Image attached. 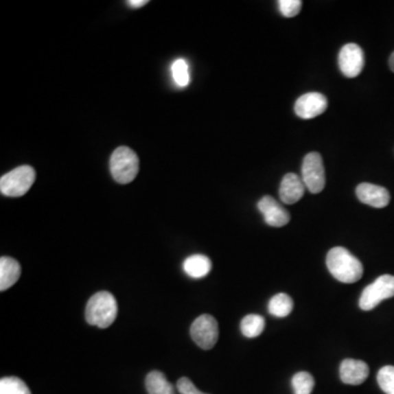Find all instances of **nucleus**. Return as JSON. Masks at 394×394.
<instances>
[{"label":"nucleus","mask_w":394,"mask_h":394,"mask_svg":"<svg viewBox=\"0 0 394 394\" xmlns=\"http://www.w3.org/2000/svg\"><path fill=\"white\" fill-rule=\"evenodd\" d=\"M327 266L329 273L340 283H356L364 274L362 262L347 248L342 246L329 250L327 255Z\"/></svg>","instance_id":"f257e3e1"},{"label":"nucleus","mask_w":394,"mask_h":394,"mask_svg":"<svg viewBox=\"0 0 394 394\" xmlns=\"http://www.w3.org/2000/svg\"><path fill=\"white\" fill-rule=\"evenodd\" d=\"M117 303L113 294L100 292L93 294L86 303V320L100 329L110 327L117 316Z\"/></svg>","instance_id":"f03ea898"},{"label":"nucleus","mask_w":394,"mask_h":394,"mask_svg":"<svg viewBox=\"0 0 394 394\" xmlns=\"http://www.w3.org/2000/svg\"><path fill=\"white\" fill-rule=\"evenodd\" d=\"M110 170L117 183H130L136 178L139 170V159L137 154L128 147H119L112 154Z\"/></svg>","instance_id":"7ed1b4c3"},{"label":"nucleus","mask_w":394,"mask_h":394,"mask_svg":"<svg viewBox=\"0 0 394 394\" xmlns=\"http://www.w3.org/2000/svg\"><path fill=\"white\" fill-rule=\"evenodd\" d=\"M36 171L30 165L16 167L0 178V192L9 197L27 194L36 181Z\"/></svg>","instance_id":"20e7f679"},{"label":"nucleus","mask_w":394,"mask_h":394,"mask_svg":"<svg viewBox=\"0 0 394 394\" xmlns=\"http://www.w3.org/2000/svg\"><path fill=\"white\" fill-rule=\"evenodd\" d=\"M392 297H394V276L382 275L364 289L359 298V308L373 310L381 301Z\"/></svg>","instance_id":"39448f33"},{"label":"nucleus","mask_w":394,"mask_h":394,"mask_svg":"<svg viewBox=\"0 0 394 394\" xmlns=\"http://www.w3.org/2000/svg\"><path fill=\"white\" fill-rule=\"evenodd\" d=\"M189 333L198 347L205 351L213 349L219 336L216 318L211 314H202L193 322Z\"/></svg>","instance_id":"423d86ee"},{"label":"nucleus","mask_w":394,"mask_h":394,"mask_svg":"<svg viewBox=\"0 0 394 394\" xmlns=\"http://www.w3.org/2000/svg\"><path fill=\"white\" fill-rule=\"evenodd\" d=\"M301 173L305 189H308L312 194H318L323 191L325 187V172L320 154L310 152L305 156Z\"/></svg>","instance_id":"0eeeda50"},{"label":"nucleus","mask_w":394,"mask_h":394,"mask_svg":"<svg viewBox=\"0 0 394 394\" xmlns=\"http://www.w3.org/2000/svg\"><path fill=\"white\" fill-rule=\"evenodd\" d=\"M338 66L342 73L347 78L358 76L364 66V55L362 47L355 43L344 45L338 54Z\"/></svg>","instance_id":"6e6552de"},{"label":"nucleus","mask_w":394,"mask_h":394,"mask_svg":"<svg viewBox=\"0 0 394 394\" xmlns=\"http://www.w3.org/2000/svg\"><path fill=\"white\" fill-rule=\"evenodd\" d=\"M327 108V97L318 92H309L298 99L294 112L301 119H310L323 114Z\"/></svg>","instance_id":"1a4fd4ad"},{"label":"nucleus","mask_w":394,"mask_h":394,"mask_svg":"<svg viewBox=\"0 0 394 394\" xmlns=\"http://www.w3.org/2000/svg\"><path fill=\"white\" fill-rule=\"evenodd\" d=\"M257 208L264 217V222L270 227L281 228L290 220L288 211L272 196H264L257 202Z\"/></svg>","instance_id":"9d476101"},{"label":"nucleus","mask_w":394,"mask_h":394,"mask_svg":"<svg viewBox=\"0 0 394 394\" xmlns=\"http://www.w3.org/2000/svg\"><path fill=\"white\" fill-rule=\"evenodd\" d=\"M368 375H369V367L362 360L347 358L340 364V380L345 384L359 386L364 382Z\"/></svg>","instance_id":"9b49d317"},{"label":"nucleus","mask_w":394,"mask_h":394,"mask_svg":"<svg viewBox=\"0 0 394 394\" xmlns=\"http://www.w3.org/2000/svg\"><path fill=\"white\" fill-rule=\"evenodd\" d=\"M357 197L366 205L375 208H384L389 205L390 193L384 187L375 184H359L356 189Z\"/></svg>","instance_id":"f8f14e48"},{"label":"nucleus","mask_w":394,"mask_h":394,"mask_svg":"<svg viewBox=\"0 0 394 394\" xmlns=\"http://www.w3.org/2000/svg\"><path fill=\"white\" fill-rule=\"evenodd\" d=\"M305 185L303 180L294 173H288L281 180L279 197L281 202L287 205H292L301 200V197L305 194Z\"/></svg>","instance_id":"ddd939ff"},{"label":"nucleus","mask_w":394,"mask_h":394,"mask_svg":"<svg viewBox=\"0 0 394 394\" xmlns=\"http://www.w3.org/2000/svg\"><path fill=\"white\" fill-rule=\"evenodd\" d=\"M21 266L12 257H3L0 259V290L5 292L19 281Z\"/></svg>","instance_id":"4468645a"},{"label":"nucleus","mask_w":394,"mask_h":394,"mask_svg":"<svg viewBox=\"0 0 394 394\" xmlns=\"http://www.w3.org/2000/svg\"><path fill=\"white\" fill-rule=\"evenodd\" d=\"M211 259L205 255H202V254L191 255L183 263V270L189 277H205L211 272Z\"/></svg>","instance_id":"2eb2a0df"},{"label":"nucleus","mask_w":394,"mask_h":394,"mask_svg":"<svg viewBox=\"0 0 394 394\" xmlns=\"http://www.w3.org/2000/svg\"><path fill=\"white\" fill-rule=\"evenodd\" d=\"M146 389L148 394H176L174 386L160 371L148 373L146 377Z\"/></svg>","instance_id":"dca6fc26"},{"label":"nucleus","mask_w":394,"mask_h":394,"mask_svg":"<svg viewBox=\"0 0 394 394\" xmlns=\"http://www.w3.org/2000/svg\"><path fill=\"white\" fill-rule=\"evenodd\" d=\"M294 309V301L287 294H277L268 303V312L277 318L289 316Z\"/></svg>","instance_id":"f3484780"},{"label":"nucleus","mask_w":394,"mask_h":394,"mask_svg":"<svg viewBox=\"0 0 394 394\" xmlns=\"http://www.w3.org/2000/svg\"><path fill=\"white\" fill-rule=\"evenodd\" d=\"M241 332L248 338H257L265 327V318L259 314H248L241 321Z\"/></svg>","instance_id":"a211bd4d"},{"label":"nucleus","mask_w":394,"mask_h":394,"mask_svg":"<svg viewBox=\"0 0 394 394\" xmlns=\"http://www.w3.org/2000/svg\"><path fill=\"white\" fill-rule=\"evenodd\" d=\"M294 394H311L314 388V378L307 371L296 373L292 379Z\"/></svg>","instance_id":"6ab92c4d"},{"label":"nucleus","mask_w":394,"mask_h":394,"mask_svg":"<svg viewBox=\"0 0 394 394\" xmlns=\"http://www.w3.org/2000/svg\"><path fill=\"white\" fill-rule=\"evenodd\" d=\"M0 394H31V391L21 379L5 377L0 380Z\"/></svg>","instance_id":"aec40b11"},{"label":"nucleus","mask_w":394,"mask_h":394,"mask_svg":"<svg viewBox=\"0 0 394 394\" xmlns=\"http://www.w3.org/2000/svg\"><path fill=\"white\" fill-rule=\"evenodd\" d=\"M171 71H172L173 80L176 81L178 86H187L189 84L191 77H189L187 60H184L183 58L174 60L171 66Z\"/></svg>","instance_id":"412c9836"},{"label":"nucleus","mask_w":394,"mask_h":394,"mask_svg":"<svg viewBox=\"0 0 394 394\" xmlns=\"http://www.w3.org/2000/svg\"><path fill=\"white\" fill-rule=\"evenodd\" d=\"M379 386L386 394H394V367L384 366L379 370L377 375Z\"/></svg>","instance_id":"4be33fe9"},{"label":"nucleus","mask_w":394,"mask_h":394,"mask_svg":"<svg viewBox=\"0 0 394 394\" xmlns=\"http://www.w3.org/2000/svg\"><path fill=\"white\" fill-rule=\"evenodd\" d=\"M278 7H279V10L283 16L294 18V16H298L300 10H301L303 3L300 0H279Z\"/></svg>","instance_id":"5701e85b"},{"label":"nucleus","mask_w":394,"mask_h":394,"mask_svg":"<svg viewBox=\"0 0 394 394\" xmlns=\"http://www.w3.org/2000/svg\"><path fill=\"white\" fill-rule=\"evenodd\" d=\"M176 389L181 394H208L197 389L192 381L189 380L187 377L178 379V384H176Z\"/></svg>","instance_id":"b1692460"},{"label":"nucleus","mask_w":394,"mask_h":394,"mask_svg":"<svg viewBox=\"0 0 394 394\" xmlns=\"http://www.w3.org/2000/svg\"><path fill=\"white\" fill-rule=\"evenodd\" d=\"M127 3H128L130 7H132V8H141L143 5L148 3V1H147V0H130Z\"/></svg>","instance_id":"393cba45"},{"label":"nucleus","mask_w":394,"mask_h":394,"mask_svg":"<svg viewBox=\"0 0 394 394\" xmlns=\"http://www.w3.org/2000/svg\"><path fill=\"white\" fill-rule=\"evenodd\" d=\"M389 66L390 69L394 73V51L392 53L391 56H390Z\"/></svg>","instance_id":"a878e982"}]
</instances>
